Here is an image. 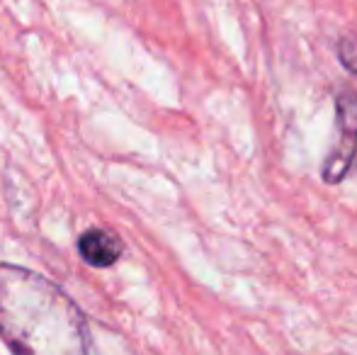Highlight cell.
I'll return each instance as SVG.
<instances>
[{
	"mask_svg": "<svg viewBox=\"0 0 357 355\" xmlns=\"http://www.w3.org/2000/svg\"><path fill=\"white\" fill-rule=\"evenodd\" d=\"M0 336L13 355H93L85 317L52 280L0 266Z\"/></svg>",
	"mask_w": 357,
	"mask_h": 355,
	"instance_id": "1",
	"label": "cell"
},
{
	"mask_svg": "<svg viewBox=\"0 0 357 355\" xmlns=\"http://www.w3.org/2000/svg\"><path fill=\"white\" fill-rule=\"evenodd\" d=\"M357 153V93L343 88L335 98V142L321 166L326 183L335 185L348 176Z\"/></svg>",
	"mask_w": 357,
	"mask_h": 355,
	"instance_id": "2",
	"label": "cell"
},
{
	"mask_svg": "<svg viewBox=\"0 0 357 355\" xmlns=\"http://www.w3.org/2000/svg\"><path fill=\"white\" fill-rule=\"evenodd\" d=\"M78 253L93 268H109L122 256V241L105 229H90L78 239Z\"/></svg>",
	"mask_w": 357,
	"mask_h": 355,
	"instance_id": "3",
	"label": "cell"
},
{
	"mask_svg": "<svg viewBox=\"0 0 357 355\" xmlns=\"http://www.w3.org/2000/svg\"><path fill=\"white\" fill-rule=\"evenodd\" d=\"M338 56H340V63H343L348 71L357 73V37L348 34L338 42Z\"/></svg>",
	"mask_w": 357,
	"mask_h": 355,
	"instance_id": "4",
	"label": "cell"
}]
</instances>
